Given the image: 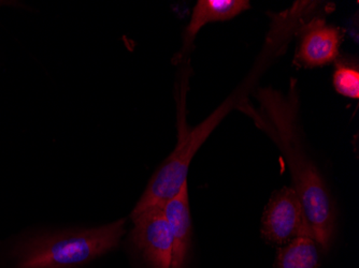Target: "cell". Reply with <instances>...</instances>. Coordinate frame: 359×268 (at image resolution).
Masks as SVG:
<instances>
[{
	"label": "cell",
	"instance_id": "1",
	"mask_svg": "<svg viewBox=\"0 0 359 268\" xmlns=\"http://www.w3.org/2000/svg\"><path fill=\"white\" fill-rule=\"evenodd\" d=\"M126 219L90 227H64L32 234L12 246L10 268H90L118 249Z\"/></svg>",
	"mask_w": 359,
	"mask_h": 268
},
{
	"label": "cell",
	"instance_id": "2",
	"mask_svg": "<svg viewBox=\"0 0 359 268\" xmlns=\"http://www.w3.org/2000/svg\"><path fill=\"white\" fill-rule=\"evenodd\" d=\"M134 227L128 243L148 268H171L172 237L163 206L149 207L130 216Z\"/></svg>",
	"mask_w": 359,
	"mask_h": 268
},
{
	"label": "cell",
	"instance_id": "3",
	"mask_svg": "<svg viewBox=\"0 0 359 268\" xmlns=\"http://www.w3.org/2000/svg\"><path fill=\"white\" fill-rule=\"evenodd\" d=\"M262 235L268 243L278 246L298 237L314 239L299 197L292 187H284L272 195L262 218Z\"/></svg>",
	"mask_w": 359,
	"mask_h": 268
},
{
	"label": "cell",
	"instance_id": "4",
	"mask_svg": "<svg viewBox=\"0 0 359 268\" xmlns=\"http://www.w3.org/2000/svg\"><path fill=\"white\" fill-rule=\"evenodd\" d=\"M302 39L296 62L306 68L322 66L336 62L344 35L340 28L328 25L324 20L312 19L300 27Z\"/></svg>",
	"mask_w": 359,
	"mask_h": 268
},
{
	"label": "cell",
	"instance_id": "5",
	"mask_svg": "<svg viewBox=\"0 0 359 268\" xmlns=\"http://www.w3.org/2000/svg\"><path fill=\"white\" fill-rule=\"evenodd\" d=\"M165 217L172 237L171 268H185L191 249V217L189 183L168 202L163 205Z\"/></svg>",
	"mask_w": 359,
	"mask_h": 268
},
{
	"label": "cell",
	"instance_id": "6",
	"mask_svg": "<svg viewBox=\"0 0 359 268\" xmlns=\"http://www.w3.org/2000/svg\"><path fill=\"white\" fill-rule=\"evenodd\" d=\"M251 5L248 0H199L191 14L183 37L182 55L189 52L199 30L209 23L233 19Z\"/></svg>",
	"mask_w": 359,
	"mask_h": 268
},
{
	"label": "cell",
	"instance_id": "7",
	"mask_svg": "<svg viewBox=\"0 0 359 268\" xmlns=\"http://www.w3.org/2000/svg\"><path fill=\"white\" fill-rule=\"evenodd\" d=\"M318 243L311 237H298L282 246L276 255V268H318Z\"/></svg>",
	"mask_w": 359,
	"mask_h": 268
},
{
	"label": "cell",
	"instance_id": "8",
	"mask_svg": "<svg viewBox=\"0 0 359 268\" xmlns=\"http://www.w3.org/2000/svg\"><path fill=\"white\" fill-rule=\"evenodd\" d=\"M334 87L339 94L351 99L359 98V71L352 62H337L334 69Z\"/></svg>",
	"mask_w": 359,
	"mask_h": 268
}]
</instances>
